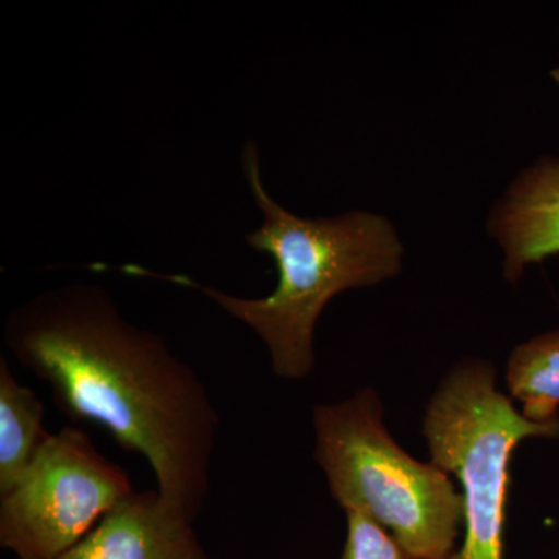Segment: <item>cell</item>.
Wrapping results in <instances>:
<instances>
[{"label":"cell","mask_w":559,"mask_h":559,"mask_svg":"<svg viewBox=\"0 0 559 559\" xmlns=\"http://www.w3.org/2000/svg\"><path fill=\"white\" fill-rule=\"evenodd\" d=\"M3 344L62 414L103 426L148 462L162 499L190 521L210 491L219 415L197 370L131 322L108 289L72 283L9 312Z\"/></svg>","instance_id":"cell-1"},{"label":"cell","mask_w":559,"mask_h":559,"mask_svg":"<svg viewBox=\"0 0 559 559\" xmlns=\"http://www.w3.org/2000/svg\"><path fill=\"white\" fill-rule=\"evenodd\" d=\"M242 173L263 221L245 240L277 267V286L264 297L234 296L187 275L124 266L138 277L165 280L194 289L252 330L283 380L300 381L314 369V331L326 305L344 290L378 285L403 267L404 248L388 218L364 210L304 218L280 205L261 178L259 143L241 153Z\"/></svg>","instance_id":"cell-2"},{"label":"cell","mask_w":559,"mask_h":559,"mask_svg":"<svg viewBox=\"0 0 559 559\" xmlns=\"http://www.w3.org/2000/svg\"><path fill=\"white\" fill-rule=\"evenodd\" d=\"M316 451L331 496L382 525L409 559H451L463 496L447 471L401 450L373 390L314 407Z\"/></svg>","instance_id":"cell-3"},{"label":"cell","mask_w":559,"mask_h":559,"mask_svg":"<svg viewBox=\"0 0 559 559\" xmlns=\"http://www.w3.org/2000/svg\"><path fill=\"white\" fill-rule=\"evenodd\" d=\"M423 433L433 465L463 488L465 539L451 559H503L511 454L528 437H559V418L528 421L496 389L489 364L465 360L430 400Z\"/></svg>","instance_id":"cell-4"},{"label":"cell","mask_w":559,"mask_h":559,"mask_svg":"<svg viewBox=\"0 0 559 559\" xmlns=\"http://www.w3.org/2000/svg\"><path fill=\"white\" fill-rule=\"evenodd\" d=\"M134 491L83 430L50 433L0 496V546L17 559H57Z\"/></svg>","instance_id":"cell-5"},{"label":"cell","mask_w":559,"mask_h":559,"mask_svg":"<svg viewBox=\"0 0 559 559\" xmlns=\"http://www.w3.org/2000/svg\"><path fill=\"white\" fill-rule=\"evenodd\" d=\"M193 521L159 491H134L57 559H204Z\"/></svg>","instance_id":"cell-6"},{"label":"cell","mask_w":559,"mask_h":559,"mask_svg":"<svg viewBox=\"0 0 559 559\" xmlns=\"http://www.w3.org/2000/svg\"><path fill=\"white\" fill-rule=\"evenodd\" d=\"M488 231L503 250V275L518 282L525 267L559 255V159L540 157L492 205Z\"/></svg>","instance_id":"cell-7"},{"label":"cell","mask_w":559,"mask_h":559,"mask_svg":"<svg viewBox=\"0 0 559 559\" xmlns=\"http://www.w3.org/2000/svg\"><path fill=\"white\" fill-rule=\"evenodd\" d=\"M44 417L43 401L17 381L9 360L0 356V496L20 480L49 439Z\"/></svg>","instance_id":"cell-8"},{"label":"cell","mask_w":559,"mask_h":559,"mask_svg":"<svg viewBox=\"0 0 559 559\" xmlns=\"http://www.w3.org/2000/svg\"><path fill=\"white\" fill-rule=\"evenodd\" d=\"M507 384L511 396L524 406L522 415L528 421L559 418V330L539 334L514 348Z\"/></svg>","instance_id":"cell-9"},{"label":"cell","mask_w":559,"mask_h":559,"mask_svg":"<svg viewBox=\"0 0 559 559\" xmlns=\"http://www.w3.org/2000/svg\"><path fill=\"white\" fill-rule=\"evenodd\" d=\"M347 514V539L341 559H409L395 538L359 511Z\"/></svg>","instance_id":"cell-10"},{"label":"cell","mask_w":559,"mask_h":559,"mask_svg":"<svg viewBox=\"0 0 559 559\" xmlns=\"http://www.w3.org/2000/svg\"><path fill=\"white\" fill-rule=\"evenodd\" d=\"M551 79L559 84V68L551 70Z\"/></svg>","instance_id":"cell-11"},{"label":"cell","mask_w":559,"mask_h":559,"mask_svg":"<svg viewBox=\"0 0 559 559\" xmlns=\"http://www.w3.org/2000/svg\"><path fill=\"white\" fill-rule=\"evenodd\" d=\"M204 559H210V558L205 557Z\"/></svg>","instance_id":"cell-12"}]
</instances>
